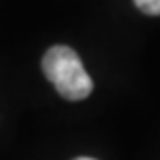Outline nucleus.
I'll return each mask as SVG.
<instances>
[{"label": "nucleus", "mask_w": 160, "mask_h": 160, "mask_svg": "<svg viewBox=\"0 0 160 160\" xmlns=\"http://www.w3.org/2000/svg\"><path fill=\"white\" fill-rule=\"evenodd\" d=\"M42 72L66 100H83L93 93V79L83 68L77 52L56 44L42 56Z\"/></svg>", "instance_id": "nucleus-1"}, {"label": "nucleus", "mask_w": 160, "mask_h": 160, "mask_svg": "<svg viewBox=\"0 0 160 160\" xmlns=\"http://www.w3.org/2000/svg\"><path fill=\"white\" fill-rule=\"evenodd\" d=\"M133 2L143 14L160 16V0H133Z\"/></svg>", "instance_id": "nucleus-2"}, {"label": "nucleus", "mask_w": 160, "mask_h": 160, "mask_svg": "<svg viewBox=\"0 0 160 160\" xmlns=\"http://www.w3.org/2000/svg\"><path fill=\"white\" fill-rule=\"evenodd\" d=\"M73 160H95V158H89V156H79V158H73Z\"/></svg>", "instance_id": "nucleus-3"}]
</instances>
